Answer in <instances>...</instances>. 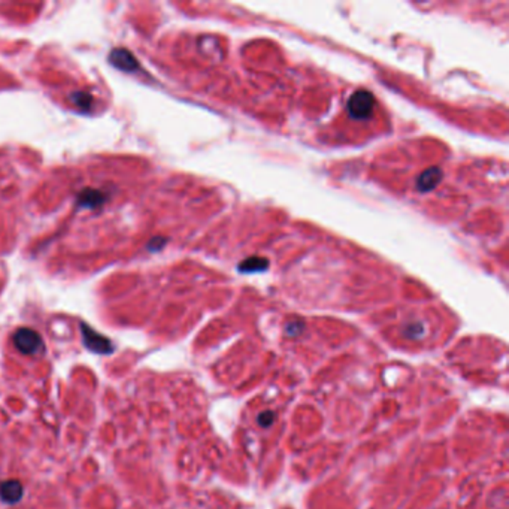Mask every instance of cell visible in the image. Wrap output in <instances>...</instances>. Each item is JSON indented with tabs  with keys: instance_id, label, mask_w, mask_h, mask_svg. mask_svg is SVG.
I'll return each instance as SVG.
<instances>
[{
	"instance_id": "obj_1",
	"label": "cell",
	"mask_w": 509,
	"mask_h": 509,
	"mask_svg": "<svg viewBox=\"0 0 509 509\" xmlns=\"http://www.w3.org/2000/svg\"><path fill=\"white\" fill-rule=\"evenodd\" d=\"M375 99L370 91L359 90L348 100V112L356 120H366L374 111Z\"/></svg>"
},
{
	"instance_id": "obj_2",
	"label": "cell",
	"mask_w": 509,
	"mask_h": 509,
	"mask_svg": "<svg viewBox=\"0 0 509 509\" xmlns=\"http://www.w3.org/2000/svg\"><path fill=\"white\" fill-rule=\"evenodd\" d=\"M14 344L23 354H35L42 348L41 336L32 329H19L14 335Z\"/></svg>"
},
{
	"instance_id": "obj_3",
	"label": "cell",
	"mask_w": 509,
	"mask_h": 509,
	"mask_svg": "<svg viewBox=\"0 0 509 509\" xmlns=\"http://www.w3.org/2000/svg\"><path fill=\"white\" fill-rule=\"evenodd\" d=\"M81 330L84 336V344L88 350L99 354H110L112 351L110 339H106L102 335L96 333L95 330H91V327L85 326V324H81Z\"/></svg>"
},
{
	"instance_id": "obj_4",
	"label": "cell",
	"mask_w": 509,
	"mask_h": 509,
	"mask_svg": "<svg viewBox=\"0 0 509 509\" xmlns=\"http://www.w3.org/2000/svg\"><path fill=\"white\" fill-rule=\"evenodd\" d=\"M23 498V486L17 480H8L0 484V499L6 503H15Z\"/></svg>"
},
{
	"instance_id": "obj_5",
	"label": "cell",
	"mask_w": 509,
	"mask_h": 509,
	"mask_svg": "<svg viewBox=\"0 0 509 509\" xmlns=\"http://www.w3.org/2000/svg\"><path fill=\"white\" fill-rule=\"evenodd\" d=\"M441 178H442L441 169L436 167V166L430 167L419 177V181H416V189H419L421 193L430 191L431 189L436 187L438 182L441 181Z\"/></svg>"
},
{
	"instance_id": "obj_6",
	"label": "cell",
	"mask_w": 509,
	"mask_h": 509,
	"mask_svg": "<svg viewBox=\"0 0 509 509\" xmlns=\"http://www.w3.org/2000/svg\"><path fill=\"white\" fill-rule=\"evenodd\" d=\"M111 60H112V63L121 69H126V70H130L136 63H135V58L125 50H117L112 53L111 56Z\"/></svg>"
},
{
	"instance_id": "obj_7",
	"label": "cell",
	"mask_w": 509,
	"mask_h": 509,
	"mask_svg": "<svg viewBox=\"0 0 509 509\" xmlns=\"http://www.w3.org/2000/svg\"><path fill=\"white\" fill-rule=\"evenodd\" d=\"M268 268V260L265 258H258V257H254V258H250V260H245L242 261V265H241V269L242 271H246V272H253V271H263Z\"/></svg>"
}]
</instances>
